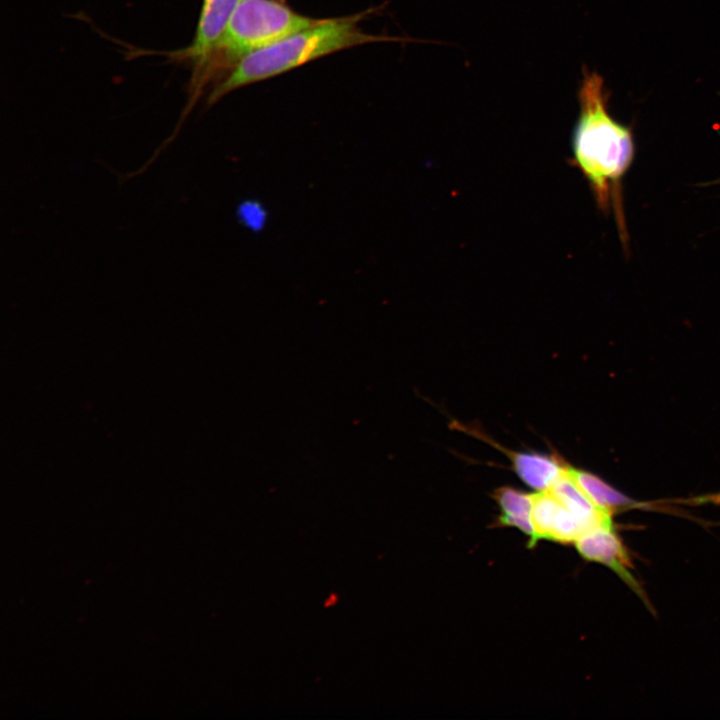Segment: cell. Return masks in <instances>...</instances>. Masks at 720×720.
<instances>
[{
  "mask_svg": "<svg viewBox=\"0 0 720 720\" xmlns=\"http://www.w3.org/2000/svg\"><path fill=\"white\" fill-rule=\"evenodd\" d=\"M579 114L572 133V163L588 182L598 207L615 209L623 228L620 183L634 158L631 129L608 110L603 78L584 68L578 90Z\"/></svg>",
  "mask_w": 720,
  "mask_h": 720,
  "instance_id": "cell-1",
  "label": "cell"
},
{
  "mask_svg": "<svg viewBox=\"0 0 720 720\" xmlns=\"http://www.w3.org/2000/svg\"><path fill=\"white\" fill-rule=\"evenodd\" d=\"M371 10L356 15L320 19L285 38L242 59L211 90V106L228 93L246 85L275 77L329 54L359 45L401 41V38L363 31L359 22Z\"/></svg>",
  "mask_w": 720,
  "mask_h": 720,
  "instance_id": "cell-2",
  "label": "cell"
},
{
  "mask_svg": "<svg viewBox=\"0 0 720 720\" xmlns=\"http://www.w3.org/2000/svg\"><path fill=\"white\" fill-rule=\"evenodd\" d=\"M319 20L299 14L282 0H241L215 45L195 67L194 88L199 92L245 57Z\"/></svg>",
  "mask_w": 720,
  "mask_h": 720,
  "instance_id": "cell-3",
  "label": "cell"
},
{
  "mask_svg": "<svg viewBox=\"0 0 720 720\" xmlns=\"http://www.w3.org/2000/svg\"><path fill=\"white\" fill-rule=\"evenodd\" d=\"M574 545L584 560L607 566L649 606L645 592L632 573L630 554L614 524L599 525L585 531Z\"/></svg>",
  "mask_w": 720,
  "mask_h": 720,
  "instance_id": "cell-4",
  "label": "cell"
},
{
  "mask_svg": "<svg viewBox=\"0 0 720 720\" xmlns=\"http://www.w3.org/2000/svg\"><path fill=\"white\" fill-rule=\"evenodd\" d=\"M531 517L534 537L528 544L529 547H534L540 540L574 544L585 531L589 530L549 490L532 494Z\"/></svg>",
  "mask_w": 720,
  "mask_h": 720,
  "instance_id": "cell-5",
  "label": "cell"
},
{
  "mask_svg": "<svg viewBox=\"0 0 720 720\" xmlns=\"http://www.w3.org/2000/svg\"><path fill=\"white\" fill-rule=\"evenodd\" d=\"M241 0H203L195 35L189 46L175 53V59L189 60L197 67L210 52L234 9Z\"/></svg>",
  "mask_w": 720,
  "mask_h": 720,
  "instance_id": "cell-6",
  "label": "cell"
},
{
  "mask_svg": "<svg viewBox=\"0 0 720 720\" xmlns=\"http://www.w3.org/2000/svg\"><path fill=\"white\" fill-rule=\"evenodd\" d=\"M588 529L613 524L612 515L598 508L578 485L566 465L562 474L547 489Z\"/></svg>",
  "mask_w": 720,
  "mask_h": 720,
  "instance_id": "cell-7",
  "label": "cell"
},
{
  "mask_svg": "<svg viewBox=\"0 0 720 720\" xmlns=\"http://www.w3.org/2000/svg\"><path fill=\"white\" fill-rule=\"evenodd\" d=\"M498 446L497 444H494ZM512 463L513 470L518 477L530 488L536 491L547 490L562 474L566 465L552 455L536 452H519L503 449Z\"/></svg>",
  "mask_w": 720,
  "mask_h": 720,
  "instance_id": "cell-8",
  "label": "cell"
},
{
  "mask_svg": "<svg viewBox=\"0 0 720 720\" xmlns=\"http://www.w3.org/2000/svg\"><path fill=\"white\" fill-rule=\"evenodd\" d=\"M492 497L498 504L501 514L495 526L514 527L529 536L528 544L534 537L532 522V494L525 493L509 486L494 490Z\"/></svg>",
  "mask_w": 720,
  "mask_h": 720,
  "instance_id": "cell-9",
  "label": "cell"
},
{
  "mask_svg": "<svg viewBox=\"0 0 720 720\" xmlns=\"http://www.w3.org/2000/svg\"><path fill=\"white\" fill-rule=\"evenodd\" d=\"M569 471L590 500L612 516L619 510L641 506L590 472L572 467Z\"/></svg>",
  "mask_w": 720,
  "mask_h": 720,
  "instance_id": "cell-10",
  "label": "cell"
},
{
  "mask_svg": "<svg viewBox=\"0 0 720 720\" xmlns=\"http://www.w3.org/2000/svg\"><path fill=\"white\" fill-rule=\"evenodd\" d=\"M240 222L247 227L260 229L265 223L266 214L261 205L257 202H245L238 209Z\"/></svg>",
  "mask_w": 720,
  "mask_h": 720,
  "instance_id": "cell-11",
  "label": "cell"
}]
</instances>
